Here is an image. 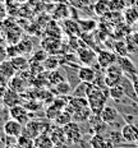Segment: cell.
Instances as JSON below:
<instances>
[{
	"mask_svg": "<svg viewBox=\"0 0 138 148\" xmlns=\"http://www.w3.org/2000/svg\"><path fill=\"white\" fill-rule=\"evenodd\" d=\"M109 88H99L92 83L90 91L87 95V101L88 106L92 111V114H99L101 110L107 105V100H109Z\"/></svg>",
	"mask_w": 138,
	"mask_h": 148,
	"instance_id": "obj_1",
	"label": "cell"
},
{
	"mask_svg": "<svg viewBox=\"0 0 138 148\" xmlns=\"http://www.w3.org/2000/svg\"><path fill=\"white\" fill-rule=\"evenodd\" d=\"M105 84L107 88L113 87V86H116V84H120L123 77H124V73H123L122 68L118 65V64H113L110 65L109 68L105 69Z\"/></svg>",
	"mask_w": 138,
	"mask_h": 148,
	"instance_id": "obj_2",
	"label": "cell"
},
{
	"mask_svg": "<svg viewBox=\"0 0 138 148\" xmlns=\"http://www.w3.org/2000/svg\"><path fill=\"white\" fill-rule=\"evenodd\" d=\"M64 132H65L67 135V143L69 144H76L78 142L82 140V130H81V126H79V123L77 121H70L67 125L63 126Z\"/></svg>",
	"mask_w": 138,
	"mask_h": 148,
	"instance_id": "obj_3",
	"label": "cell"
},
{
	"mask_svg": "<svg viewBox=\"0 0 138 148\" xmlns=\"http://www.w3.org/2000/svg\"><path fill=\"white\" fill-rule=\"evenodd\" d=\"M77 58L82 65L92 66L93 64H97V52L87 46H82L77 50Z\"/></svg>",
	"mask_w": 138,
	"mask_h": 148,
	"instance_id": "obj_4",
	"label": "cell"
},
{
	"mask_svg": "<svg viewBox=\"0 0 138 148\" xmlns=\"http://www.w3.org/2000/svg\"><path fill=\"white\" fill-rule=\"evenodd\" d=\"M3 132H4L5 137H12V138H18L23 134V124L14 119H9L3 124Z\"/></svg>",
	"mask_w": 138,
	"mask_h": 148,
	"instance_id": "obj_5",
	"label": "cell"
},
{
	"mask_svg": "<svg viewBox=\"0 0 138 148\" xmlns=\"http://www.w3.org/2000/svg\"><path fill=\"white\" fill-rule=\"evenodd\" d=\"M44 125L45 124L42 121H40V120L31 119L27 124L23 125V135H27V137L35 139V138L38 137L41 133H46Z\"/></svg>",
	"mask_w": 138,
	"mask_h": 148,
	"instance_id": "obj_6",
	"label": "cell"
},
{
	"mask_svg": "<svg viewBox=\"0 0 138 148\" xmlns=\"http://www.w3.org/2000/svg\"><path fill=\"white\" fill-rule=\"evenodd\" d=\"M9 116L12 119L17 120V121L22 123V124H27V123L31 120L30 118V111L27 110V107L24 106L23 103H19V105H15V106L10 107L9 109Z\"/></svg>",
	"mask_w": 138,
	"mask_h": 148,
	"instance_id": "obj_7",
	"label": "cell"
},
{
	"mask_svg": "<svg viewBox=\"0 0 138 148\" xmlns=\"http://www.w3.org/2000/svg\"><path fill=\"white\" fill-rule=\"evenodd\" d=\"M99 115H100V118L102 119V121L106 123L107 125H115L116 123H118L119 118H120L119 110L116 109V107L111 106V105H106V106L101 110V112Z\"/></svg>",
	"mask_w": 138,
	"mask_h": 148,
	"instance_id": "obj_8",
	"label": "cell"
},
{
	"mask_svg": "<svg viewBox=\"0 0 138 148\" xmlns=\"http://www.w3.org/2000/svg\"><path fill=\"white\" fill-rule=\"evenodd\" d=\"M118 60V55L115 54L114 51L110 50H100L97 52V65H99L101 69H106L110 65L116 63Z\"/></svg>",
	"mask_w": 138,
	"mask_h": 148,
	"instance_id": "obj_9",
	"label": "cell"
},
{
	"mask_svg": "<svg viewBox=\"0 0 138 148\" xmlns=\"http://www.w3.org/2000/svg\"><path fill=\"white\" fill-rule=\"evenodd\" d=\"M116 64L122 68L123 73L127 77H129V78H132V77H138V69H137L136 64L128 56H118Z\"/></svg>",
	"mask_w": 138,
	"mask_h": 148,
	"instance_id": "obj_10",
	"label": "cell"
},
{
	"mask_svg": "<svg viewBox=\"0 0 138 148\" xmlns=\"http://www.w3.org/2000/svg\"><path fill=\"white\" fill-rule=\"evenodd\" d=\"M41 47L47 52L49 55H58L61 50V42L56 37H49L46 36L41 41Z\"/></svg>",
	"mask_w": 138,
	"mask_h": 148,
	"instance_id": "obj_11",
	"label": "cell"
},
{
	"mask_svg": "<svg viewBox=\"0 0 138 148\" xmlns=\"http://www.w3.org/2000/svg\"><path fill=\"white\" fill-rule=\"evenodd\" d=\"M22 102H23L22 95L18 93V92H15L14 89L7 87V91H5L4 97H3V105L7 106L8 109H10V107L15 106V105H19Z\"/></svg>",
	"mask_w": 138,
	"mask_h": 148,
	"instance_id": "obj_12",
	"label": "cell"
},
{
	"mask_svg": "<svg viewBox=\"0 0 138 148\" xmlns=\"http://www.w3.org/2000/svg\"><path fill=\"white\" fill-rule=\"evenodd\" d=\"M122 135L127 143H137L138 142V130L136 125L132 123H125L120 129Z\"/></svg>",
	"mask_w": 138,
	"mask_h": 148,
	"instance_id": "obj_13",
	"label": "cell"
},
{
	"mask_svg": "<svg viewBox=\"0 0 138 148\" xmlns=\"http://www.w3.org/2000/svg\"><path fill=\"white\" fill-rule=\"evenodd\" d=\"M97 72L93 66L91 65H82L78 68V78L81 82H87V83H93L96 79Z\"/></svg>",
	"mask_w": 138,
	"mask_h": 148,
	"instance_id": "obj_14",
	"label": "cell"
},
{
	"mask_svg": "<svg viewBox=\"0 0 138 148\" xmlns=\"http://www.w3.org/2000/svg\"><path fill=\"white\" fill-rule=\"evenodd\" d=\"M8 87L14 89L15 92H18V93L22 95V93H24V92L27 91V87H30V84L26 82V79H24L21 74H15L13 78L9 79Z\"/></svg>",
	"mask_w": 138,
	"mask_h": 148,
	"instance_id": "obj_15",
	"label": "cell"
},
{
	"mask_svg": "<svg viewBox=\"0 0 138 148\" xmlns=\"http://www.w3.org/2000/svg\"><path fill=\"white\" fill-rule=\"evenodd\" d=\"M61 29H63V32L65 35H68L70 37L79 36V33H81L78 21H74V19H64L63 24H61Z\"/></svg>",
	"mask_w": 138,
	"mask_h": 148,
	"instance_id": "obj_16",
	"label": "cell"
},
{
	"mask_svg": "<svg viewBox=\"0 0 138 148\" xmlns=\"http://www.w3.org/2000/svg\"><path fill=\"white\" fill-rule=\"evenodd\" d=\"M50 137H51V139H53L55 146H63V144L67 143V135H65V132H64L63 126H59V125L53 126Z\"/></svg>",
	"mask_w": 138,
	"mask_h": 148,
	"instance_id": "obj_17",
	"label": "cell"
},
{
	"mask_svg": "<svg viewBox=\"0 0 138 148\" xmlns=\"http://www.w3.org/2000/svg\"><path fill=\"white\" fill-rule=\"evenodd\" d=\"M51 92L55 95V96H68V95L72 93V91H73V86L70 84V83L68 81H64V82H61L59 83V84H56V86H53L50 89Z\"/></svg>",
	"mask_w": 138,
	"mask_h": 148,
	"instance_id": "obj_18",
	"label": "cell"
},
{
	"mask_svg": "<svg viewBox=\"0 0 138 148\" xmlns=\"http://www.w3.org/2000/svg\"><path fill=\"white\" fill-rule=\"evenodd\" d=\"M13 64L14 69L17 70V73H21V72H24L30 68V59H27L24 55H17L14 58H10L9 59Z\"/></svg>",
	"mask_w": 138,
	"mask_h": 148,
	"instance_id": "obj_19",
	"label": "cell"
},
{
	"mask_svg": "<svg viewBox=\"0 0 138 148\" xmlns=\"http://www.w3.org/2000/svg\"><path fill=\"white\" fill-rule=\"evenodd\" d=\"M33 143H35V148H54L55 147L50 134L47 133H41L38 137H36L33 139Z\"/></svg>",
	"mask_w": 138,
	"mask_h": 148,
	"instance_id": "obj_20",
	"label": "cell"
},
{
	"mask_svg": "<svg viewBox=\"0 0 138 148\" xmlns=\"http://www.w3.org/2000/svg\"><path fill=\"white\" fill-rule=\"evenodd\" d=\"M92 9H93V13L96 14L97 17H105L110 12L109 0H96Z\"/></svg>",
	"mask_w": 138,
	"mask_h": 148,
	"instance_id": "obj_21",
	"label": "cell"
},
{
	"mask_svg": "<svg viewBox=\"0 0 138 148\" xmlns=\"http://www.w3.org/2000/svg\"><path fill=\"white\" fill-rule=\"evenodd\" d=\"M68 105L69 107L73 110V114L76 111H79L84 107H88V101L86 97H73L70 96V98L68 100Z\"/></svg>",
	"mask_w": 138,
	"mask_h": 148,
	"instance_id": "obj_22",
	"label": "cell"
},
{
	"mask_svg": "<svg viewBox=\"0 0 138 148\" xmlns=\"http://www.w3.org/2000/svg\"><path fill=\"white\" fill-rule=\"evenodd\" d=\"M18 50V55H30L33 52V44L30 38H22L18 44H15Z\"/></svg>",
	"mask_w": 138,
	"mask_h": 148,
	"instance_id": "obj_23",
	"label": "cell"
},
{
	"mask_svg": "<svg viewBox=\"0 0 138 148\" xmlns=\"http://www.w3.org/2000/svg\"><path fill=\"white\" fill-rule=\"evenodd\" d=\"M123 19L129 26H134L138 23V9L136 7L124 9V14H123Z\"/></svg>",
	"mask_w": 138,
	"mask_h": 148,
	"instance_id": "obj_24",
	"label": "cell"
},
{
	"mask_svg": "<svg viewBox=\"0 0 138 148\" xmlns=\"http://www.w3.org/2000/svg\"><path fill=\"white\" fill-rule=\"evenodd\" d=\"M69 10H70V8L68 4L59 3L53 12V19H63V21L67 19L69 17Z\"/></svg>",
	"mask_w": 138,
	"mask_h": 148,
	"instance_id": "obj_25",
	"label": "cell"
},
{
	"mask_svg": "<svg viewBox=\"0 0 138 148\" xmlns=\"http://www.w3.org/2000/svg\"><path fill=\"white\" fill-rule=\"evenodd\" d=\"M42 64H44L46 72H51V70L59 69L61 66V59L58 55H49Z\"/></svg>",
	"mask_w": 138,
	"mask_h": 148,
	"instance_id": "obj_26",
	"label": "cell"
},
{
	"mask_svg": "<svg viewBox=\"0 0 138 148\" xmlns=\"http://www.w3.org/2000/svg\"><path fill=\"white\" fill-rule=\"evenodd\" d=\"M91 84H92V83L79 82L78 84L73 88L70 96H73V97H86V98H87V95H88V91H90Z\"/></svg>",
	"mask_w": 138,
	"mask_h": 148,
	"instance_id": "obj_27",
	"label": "cell"
},
{
	"mask_svg": "<svg viewBox=\"0 0 138 148\" xmlns=\"http://www.w3.org/2000/svg\"><path fill=\"white\" fill-rule=\"evenodd\" d=\"M47 79H49V86H56L59 83L67 81V77L64 75V73L61 72L60 69H55V70H51L47 74Z\"/></svg>",
	"mask_w": 138,
	"mask_h": 148,
	"instance_id": "obj_28",
	"label": "cell"
},
{
	"mask_svg": "<svg viewBox=\"0 0 138 148\" xmlns=\"http://www.w3.org/2000/svg\"><path fill=\"white\" fill-rule=\"evenodd\" d=\"M109 97L111 98L113 101L115 102H119L120 100H123L125 96V92H124V88L122 87V84H116V86H113V87L109 88Z\"/></svg>",
	"mask_w": 138,
	"mask_h": 148,
	"instance_id": "obj_29",
	"label": "cell"
},
{
	"mask_svg": "<svg viewBox=\"0 0 138 148\" xmlns=\"http://www.w3.org/2000/svg\"><path fill=\"white\" fill-rule=\"evenodd\" d=\"M107 138L104 134L95 133L90 139V146L91 148H106Z\"/></svg>",
	"mask_w": 138,
	"mask_h": 148,
	"instance_id": "obj_30",
	"label": "cell"
},
{
	"mask_svg": "<svg viewBox=\"0 0 138 148\" xmlns=\"http://www.w3.org/2000/svg\"><path fill=\"white\" fill-rule=\"evenodd\" d=\"M0 72L4 74L8 79L13 78L15 74H17V70L14 69L13 64H12V61L9 59H7L5 61H3V63H0Z\"/></svg>",
	"mask_w": 138,
	"mask_h": 148,
	"instance_id": "obj_31",
	"label": "cell"
},
{
	"mask_svg": "<svg viewBox=\"0 0 138 148\" xmlns=\"http://www.w3.org/2000/svg\"><path fill=\"white\" fill-rule=\"evenodd\" d=\"M92 115V111L88 107H84V109L79 110V111H76L73 114V121H77V123H84V121H88V119L91 118Z\"/></svg>",
	"mask_w": 138,
	"mask_h": 148,
	"instance_id": "obj_32",
	"label": "cell"
},
{
	"mask_svg": "<svg viewBox=\"0 0 138 148\" xmlns=\"http://www.w3.org/2000/svg\"><path fill=\"white\" fill-rule=\"evenodd\" d=\"M113 47H114V52L118 56H128L129 55V50H128V45L125 40H116Z\"/></svg>",
	"mask_w": 138,
	"mask_h": 148,
	"instance_id": "obj_33",
	"label": "cell"
},
{
	"mask_svg": "<svg viewBox=\"0 0 138 148\" xmlns=\"http://www.w3.org/2000/svg\"><path fill=\"white\" fill-rule=\"evenodd\" d=\"M78 24L81 32L83 33H91L92 31L97 28V22L93 19H78Z\"/></svg>",
	"mask_w": 138,
	"mask_h": 148,
	"instance_id": "obj_34",
	"label": "cell"
},
{
	"mask_svg": "<svg viewBox=\"0 0 138 148\" xmlns=\"http://www.w3.org/2000/svg\"><path fill=\"white\" fill-rule=\"evenodd\" d=\"M70 121H73V115L67 110L60 111V112L58 114L56 118L54 119V123L56 125H59V126H64V125H67Z\"/></svg>",
	"mask_w": 138,
	"mask_h": 148,
	"instance_id": "obj_35",
	"label": "cell"
},
{
	"mask_svg": "<svg viewBox=\"0 0 138 148\" xmlns=\"http://www.w3.org/2000/svg\"><path fill=\"white\" fill-rule=\"evenodd\" d=\"M129 52H138V32H130L125 37Z\"/></svg>",
	"mask_w": 138,
	"mask_h": 148,
	"instance_id": "obj_36",
	"label": "cell"
},
{
	"mask_svg": "<svg viewBox=\"0 0 138 148\" xmlns=\"http://www.w3.org/2000/svg\"><path fill=\"white\" fill-rule=\"evenodd\" d=\"M17 144L19 148H35V143H33V139L27 135H21L17 139Z\"/></svg>",
	"mask_w": 138,
	"mask_h": 148,
	"instance_id": "obj_37",
	"label": "cell"
},
{
	"mask_svg": "<svg viewBox=\"0 0 138 148\" xmlns=\"http://www.w3.org/2000/svg\"><path fill=\"white\" fill-rule=\"evenodd\" d=\"M107 135H109V139L113 142V143L115 144V147L116 146H119V144H122V143H124V138H123V135H122V132H119V130H114V132H109L107 133Z\"/></svg>",
	"mask_w": 138,
	"mask_h": 148,
	"instance_id": "obj_38",
	"label": "cell"
},
{
	"mask_svg": "<svg viewBox=\"0 0 138 148\" xmlns=\"http://www.w3.org/2000/svg\"><path fill=\"white\" fill-rule=\"evenodd\" d=\"M47 56H49V54L44 50V49L41 47V50H38V51H33V55L31 56L30 61H37V63H44L45 59H46Z\"/></svg>",
	"mask_w": 138,
	"mask_h": 148,
	"instance_id": "obj_39",
	"label": "cell"
},
{
	"mask_svg": "<svg viewBox=\"0 0 138 148\" xmlns=\"http://www.w3.org/2000/svg\"><path fill=\"white\" fill-rule=\"evenodd\" d=\"M109 5H110V12L123 13V10H124V7L120 3V0H109Z\"/></svg>",
	"mask_w": 138,
	"mask_h": 148,
	"instance_id": "obj_40",
	"label": "cell"
},
{
	"mask_svg": "<svg viewBox=\"0 0 138 148\" xmlns=\"http://www.w3.org/2000/svg\"><path fill=\"white\" fill-rule=\"evenodd\" d=\"M96 0H74L73 4L79 8H86V7H93Z\"/></svg>",
	"mask_w": 138,
	"mask_h": 148,
	"instance_id": "obj_41",
	"label": "cell"
},
{
	"mask_svg": "<svg viewBox=\"0 0 138 148\" xmlns=\"http://www.w3.org/2000/svg\"><path fill=\"white\" fill-rule=\"evenodd\" d=\"M8 59V52H7V47H4L3 45H0V63L5 61Z\"/></svg>",
	"mask_w": 138,
	"mask_h": 148,
	"instance_id": "obj_42",
	"label": "cell"
},
{
	"mask_svg": "<svg viewBox=\"0 0 138 148\" xmlns=\"http://www.w3.org/2000/svg\"><path fill=\"white\" fill-rule=\"evenodd\" d=\"M137 1H138V0H120V3L123 4V7H124V9L134 7Z\"/></svg>",
	"mask_w": 138,
	"mask_h": 148,
	"instance_id": "obj_43",
	"label": "cell"
},
{
	"mask_svg": "<svg viewBox=\"0 0 138 148\" xmlns=\"http://www.w3.org/2000/svg\"><path fill=\"white\" fill-rule=\"evenodd\" d=\"M115 148H138V147H137V143H127V142H124V143L116 146Z\"/></svg>",
	"mask_w": 138,
	"mask_h": 148,
	"instance_id": "obj_44",
	"label": "cell"
},
{
	"mask_svg": "<svg viewBox=\"0 0 138 148\" xmlns=\"http://www.w3.org/2000/svg\"><path fill=\"white\" fill-rule=\"evenodd\" d=\"M132 84H133L134 92H136V96L138 98V77H132Z\"/></svg>",
	"mask_w": 138,
	"mask_h": 148,
	"instance_id": "obj_45",
	"label": "cell"
},
{
	"mask_svg": "<svg viewBox=\"0 0 138 148\" xmlns=\"http://www.w3.org/2000/svg\"><path fill=\"white\" fill-rule=\"evenodd\" d=\"M8 82H9V79L0 72V86H8Z\"/></svg>",
	"mask_w": 138,
	"mask_h": 148,
	"instance_id": "obj_46",
	"label": "cell"
},
{
	"mask_svg": "<svg viewBox=\"0 0 138 148\" xmlns=\"http://www.w3.org/2000/svg\"><path fill=\"white\" fill-rule=\"evenodd\" d=\"M0 148H7L5 147V144H4V142H3L1 139H0Z\"/></svg>",
	"mask_w": 138,
	"mask_h": 148,
	"instance_id": "obj_47",
	"label": "cell"
},
{
	"mask_svg": "<svg viewBox=\"0 0 138 148\" xmlns=\"http://www.w3.org/2000/svg\"><path fill=\"white\" fill-rule=\"evenodd\" d=\"M67 3H69V4H73V3H74V0H67Z\"/></svg>",
	"mask_w": 138,
	"mask_h": 148,
	"instance_id": "obj_48",
	"label": "cell"
},
{
	"mask_svg": "<svg viewBox=\"0 0 138 148\" xmlns=\"http://www.w3.org/2000/svg\"><path fill=\"white\" fill-rule=\"evenodd\" d=\"M134 7H136V8H137V9H138V1H137V3H136V5H134Z\"/></svg>",
	"mask_w": 138,
	"mask_h": 148,
	"instance_id": "obj_49",
	"label": "cell"
}]
</instances>
